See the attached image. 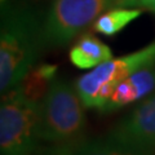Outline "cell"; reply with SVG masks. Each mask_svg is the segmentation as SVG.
<instances>
[{
	"label": "cell",
	"mask_w": 155,
	"mask_h": 155,
	"mask_svg": "<svg viewBox=\"0 0 155 155\" xmlns=\"http://www.w3.org/2000/svg\"><path fill=\"white\" fill-rule=\"evenodd\" d=\"M44 45L43 21L36 11L16 0L2 2L0 91L14 88L40 57Z\"/></svg>",
	"instance_id": "cell-1"
},
{
	"label": "cell",
	"mask_w": 155,
	"mask_h": 155,
	"mask_svg": "<svg viewBox=\"0 0 155 155\" xmlns=\"http://www.w3.org/2000/svg\"><path fill=\"white\" fill-rule=\"evenodd\" d=\"M85 105L76 87L65 79L53 81L41 102V141L49 155H67L85 141Z\"/></svg>",
	"instance_id": "cell-2"
},
{
	"label": "cell",
	"mask_w": 155,
	"mask_h": 155,
	"mask_svg": "<svg viewBox=\"0 0 155 155\" xmlns=\"http://www.w3.org/2000/svg\"><path fill=\"white\" fill-rule=\"evenodd\" d=\"M41 104L27 100L17 87L3 94L0 107L2 155H36L41 146Z\"/></svg>",
	"instance_id": "cell-3"
},
{
	"label": "cell",
	"mask_w": 155,
	"mask_h": 155,
	"mask_svg": "<svg viewBox=\"0 0 155 155\" xmlns=\"http://www.w3.org/2000/svg\"><path fill=\"white\" fill-rule=\"evenodd\" d=\"M138 0H52L43 19L45 48H62L113 8L138 7Z\"/></svg>",
	"instance_id": "cell-4"
},
{
	"label": "cell",
	"mask_w": 155,
	"mask_h": 155,
	"mask_svg": "<svg viewBox=\"0 0 155 155\" xmlns=\"http://www.w3.org/2000/svg\"><path fill=\"white\" fill-rule=\"evenodd\" d=\"M149 65H155V40L137 52L111 58L94 67L91 72L80 76L75 87L85 107L101 111L116 87L133 72Z\"/></svg>",
	"instance_id": "cell-5"
},
{
	"label": "cell",
	"mask_w": 155,
	"mask_h": 155,
	"mask_svg": "<svg viewBox=\"0 0 155 155\" xmlns=\"http://www.w3.org/2000/svg\"><path fill=\"white\" fill-rule=\"evenodd\" d=\"M111 134L132 147L153 153L155 150V92L116 125Z\"/></svg>",
	"instance_id": "cell-6"
},
{
	"label": "cell",
	"mask_w": 155,
	"mask_h": 155,
	"mask_svg": "<svg viewBox=\"0 0 155 155\" xmlns=\"http://www.w3.org/2000/svg\"><path fill=\"white\" fill-rule=\"evenodd\" d=\"M155 92V65L145 66L133 72L115 88L101 113L123 109L130 104L143 100Z\"/></svg>",
	"instance_id": "cell-7"
},
{
	"label": "cell",
	"mask_w": 155,
	"mask_h": 155,
	"mask_svg": "<svg viewBox=\"0 0 155 155\" xmlns=\"http://www.w3.org/2000/svg\"><path fill=\"white\" fill-rule=\"evenodd\" d=\"M111 58V49L92 34L81 35L70 49V61L78 69H94Z\"/></svg>",
	"instance_id": "cell-8"
},
{
	"label": "cell",
	"mask_w": 155,
	"mask_h": 155,
	"mask_svg": "<svg viewBox=\"0 0 155 155\" xmlns=\"http://www.w3.org/2000/svg\"><path fill=\"white\" fill-rule=\"evenodd\" d=\"M57 78V66L52 64H36L16 85L27 100L41 104Z\"/></svg>",
	"instance_id": "cell-9"
},
{
	"label": "cell",
	"mask_w": 155,
	"mask_h": 155,
	"mask_svg": "<svg viewBox=\"0 0 155 155\" xmlns=\"http://www.w3.org/2000/svg\"><path fill=\"white\" fill-rule=\"evenodd\" d=\"M153 153L132 147L115 138L113 134L85 140L67 155H151Z\"/></svg>",
	"instance_id": "cell-10"
},
{
	"label": "cell",
	"mask_w": 155,
	"mask_h": 155,
	"mask_svg": "<svg viewBox=\"0 0 155 155\" xmlns=\"http://www.w3.org/2000/svg\"><path fill=\"white\" fill-rule=\"evenodd\" d=\"M140 16L141 11L137 8H113L96 19L93 30L106 36H113Z\"/></svg>",
	"instance_id": "cell-11"
},
{
	"label": "cell",
	"mask_w": 155,
	"mask_h": 155,
	"mask_svg": "<svg viewBox=\"0 0 155 155\" xmlns=\"http://www.w3.org/2000/svg\"><path fill=\"white\" fill-rule=\"evenodd\" d=\"M142 7L147 8V9H150V11H153V12H155V0H146V2L142 4Z\"/></svg>",
	"instance_id": "cell-12"
}]
</instances>
